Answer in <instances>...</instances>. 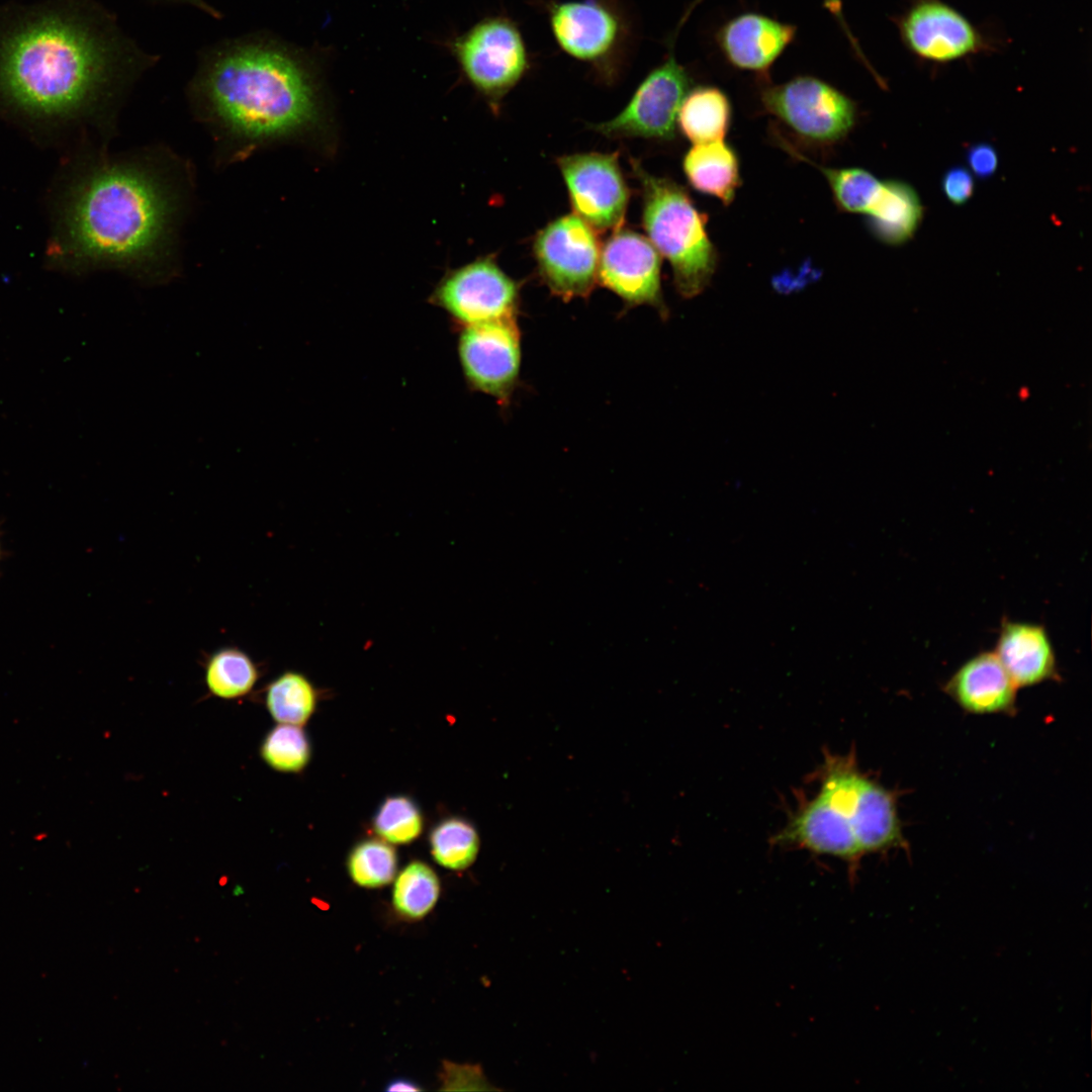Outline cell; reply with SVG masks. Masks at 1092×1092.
Here are the masks:
<instances>
[{
    "instance_id": "6da1fadb",
    "label": "cell",
    "mask_w": 1092,
    "mask_h": 1092,
    "mask_svg": "<svg viewBox=\"0 0 1092 1092\" xmlns=\"http://www.w3.org/2000/svg\"><path fill=\"white\" fill-rule=\"evenodd\" d=\"M146 58L94 0L0 5V112L57 125L111 115Z\"/></svg>"
},
{
    "instance_id": "7a4b0ae2",
    "label": "cell",
    "mask_w": 1092,
    "mask_h": 1092,
    "mask_svg": "<svg viewBox=\"0 0 1092 1092\" xmlns=\"http://www.w3.org/2000/svg\"><path fill=\"white\" fill-rule=\"evenodd\" d=\"M186 170L154 150L85 162L58 204L54 257L72 268L168 276L190 197Z\"/></svg>"
},
{
    "instance_id": "3957f363",
    "label": "cell",
    "mask_w": 1092,
    "mask_h": 1092,
    "mask_svg": "<svg viewBox=\"0 0 1092 1092\" xmlns=\"http://www.w3.org/2000/svg\"><path fill=\"white\" fill-rule=\"evenodd\" d=\"M195 112L232 157L298 135L318 116L312 75L291 49L250 35L217 44L190 86Z\"/></svg>"
},
{
    "instance_id": "277c9868",
    "label": "cell",
    "mask_w": 1092,
    "mask_h": 1092,
    "mask_svg": "<svg viewBox=\"0 0 1092 1092\" xmlns=\"http://www.w3.org/2000/svg\"><path fill=\"white\" fill-rule=\"evenodd\" d=\"M631 165L641 184L648 240L671 265L677 292L694 297L710 283L718 263L707 233L708 217L677 183L646 172L635 160Z\"/></svg>"
},
{
    "instance_id": "5b68a950",
    "label": "cell",
    "mask_w": 1092,
    "mask_h": 1092,
    "mask_svg": "<svg viewBox=\"0 0 1092 1092\" xmlns=\"http://www.w3.org/2000/svg\"><path fill=\"white\" fill-rule=\"evenodd\" d=\"M812 778L845 811L863 855L904 845L896 794L863 774L853 753L825 751Z\"/></svg>"
},
{
    "instance_id": "8992f818",
    "label": "cell",
    "mask_w": 1092,
    "mask_h": 1092,
    "mask_svg": "<svg viewBox=\"0 0 1092 1092\" xmlns=\"http://www.w3.org/2000/svg\"><path fill=\"white\" fill-rule=\"evenodd\" d=\"M551 33L572 59L613 80L622 65L630 29L611 0H565L547 8Z\"/></svg>"
},
{
    "instance_id": "52a82bcc",
    "label": "cell",
    "mask_w": 1092,
    "mask_h": 1092,
    "mask_svg": "<svg viewBox=\"0 0 1092 1092\" xmlns=\"http://www.w3.org/2000/svg\"><path fill=\"white\" fill-rule=\"evenodd\" d=\"M767 80H761L760 85L762 107L801 138L833 144L853 128L856 103L828 82L811 75H799L780 84Z\"/></svg>"
},
{
    "instance_id": "ba28073f",
    "label": "cell",
    "mask_w": 1092,
    "mask_h": 1092,
    "mask_svg": "<svg viewBox=\"0 0 1092 1092\" xmlns=\"http://www.w3.org/2000/svg\"><path fill=\"white\" fill-rule=\"evenodd\" d=\"M454 53L469 83L496 109L530 68L525 38L509 17H487L454 43Z\"/></svg>"
},
{
    "instance_id": "9c48e42d",
    "label": "cell",
    "mask_w": 1092,
    "mask_h": 1092,
    "mask_svg": "<svg viewBox=\"0 0 1092 1092\" xmlns=\"http://www.w3.org/2000/svg\"><path fill=\"white\" fill-rule=\"evenodd\" d=\"M429 299L462 328L518 320L520 288L493 256H484L447 271Z\"/></svg>"
},
{
    "instance_id": "30bf717a",
    "label": "cell",
    "mask_w": 1092,
    "mask_h": 1092,
    "mask_svg": "<svg viewBox=\"0 0 1092 1092\" xmlns=\"http://www.w3.org/2000/svg\"><path fill=\"white\" fill-rule=\"evenodd\" d=\"M895 23L907 51L930 65H946L995 49L993 39L943 0H912Z\"/></svg>"
},
{
    "instance_id": "8fae6325",
    "label": "cell",
    "mask_w": 1092,
    "mask_h": 1092,
    "mask_svg": "<svg viewBox=\"0 0 1092 1092\" xmlns=\"http://www.w3.org/2000/svg\"><path fill=\"white\" fill-rule=\"evenodd\" d=\"M692 86V77L670 42L664 60L641 81L630 101L614 118L593 125L608 138L672 140L677 114Z\"/></svg>"
},
{
    "instance_id": "7c38bea8",
    "label": "cell",
    "mask_w": 1092,
    "mask_h": 1092,
    "mask_svg": "<svg viewBox=\"0 0 1092 1092\" xmlns=\"http://www.w3.org/2000/svg\"><path fill=\"white\" fill-rule=\"evenodd\" d=\"M600 253L595 230L575 213L552 220L534 241L543 282L565 301L592 292L598 281Z\"/></svg>"
},
{
    "instance_id": "4fadbf2b",
    "label": "cell",
    "mask_w": 1092,
    "mask_h": 1092,
    "mask_svg": "<svg viewBox=\"0 0 1092 1092\" xmlns=\"http://www.w3.org/2000/svg\"><path fill=\"white\" fill-rule=\"evenodd\" d=\"M457 353L469 387L506 406L518 385L522 348L518 320L459 328Z\"/></svg>"
},
{
    "instance_id": "5bb4252c",
    "label": "cell",
    "mask_w": 1092,
    "mask_h": 1092,
    "mask_svg": "<svg viewBox=\"0 0 1092 1092\" xmlns=\"http://www.w3.org/2000/svg\"><path fill=\"white\" fill-rule=\"evenodd\" d=\"M557 162L575 214L595 231L619 230L629 190L617 154H574Z\"/></svg>"
},
{
    "instance_id": "9a60e30c",
    "label": "cell",
    "mask_w": 1092,
    "mask_h": 1092,
    "mask_svg": "<svg viewBox=\"0 0 1092 1092\" xmlns=\"http://www.w3.org/2000/svg\"><path fill=\"white\" fill-rule=\"evenodd\" d=\"M797 795L795 809L771 843L835 857L855 870L863 854L844 811L820 789L809 798Z\"/></svg>"
},
{
    "instance_id": "2e32d148",
    "label": "cell",
    "mask_w": 1092,
    "mask_h": 1092,
    "mask_svg": "<svg viewBox=\"0 0 1092 1092\" xmlns=\"http://www.w3.org/2000/svg\"><path fill=\"white\" fill-rule=\"evenodd\" d=\"M598 281L627 304L650 305L666 315L660 287V254L632 231L617 230L603 246Z\"/></svg>"
},
{
    "instance_id": "e0dca14e",
    "label": "cell",
    "mask_w": 1092,
    "mask_h": 1092,
    "mask_svg": "<svg viewBox=\"0 0 1092 1092\" xmlns=\"http://www.w3.org/2000/svg\"><path fill=\"white\" fill-rule=\"evenodd\" d=\"M797 30L792 23L745 12L723 23L715 33V41L728 65L766 80L770 68L796 38Z\"/></svg>"
},
{
    "instance_id": "ac0fdd59",
    "label": "cell",
    "mask_w": 1092,
    "mask_h": 1092,
    "mask_svg": "<svg viewBox=\"0 0 1092 1092\" xmlns=\"http://www.w3.org/2000/svg\"><path fill=\"white\" fill-rule=\"evenodd\" d=\"M943 689L968 713L1003 714L1015 709L1017 687L994 651H983L969 658Z\"/></svg>"
},
{
    "instance_id": "d6986e66",
    "label": "cell",
    "mask_w": 1092,
    "mask_h": 1092,
    "mask_svg": "<svg viewBox=\"0 0 1092 1092\" xmlns=\"http://www.w3.org/2000/svg\"><path fill=\"white\" fill-rule=\"evenodd\" d=\"M994 653L1017 689L1060 678L1054 645L1040 624L1003 619Z\"/></svg>"
},
{
    "instance_id": "ffe728a7",
    "label": "cell",
    "mask_w": 1092,
    "mask_h": 1092,
    "mask_svg": "<svg viewBox=\"0 0 1092 1092\" xmlns=\"http://www.w3.org/2000/svg\"><path fill=\"white\" fill-rule=\"evenodd\" d=\"M923 207L915 189L906 182H882L880 192L866 213L871 233L882 243L898 246L912 238L922 219Z\"/></svg>"
},
{
    "instance_id": "44dd1931",
    "label": "cell",
    "mask_w": 1092,
    "mask_h": 1092,
    "mask_svg": "<svg viewBox=\"0 0 1092 1092\" xmlns=\"http://www.w3.org/2000/svg\"><path fill=\"white\" fill-rule=\"evenodd\" d=\"M689 183L699 192L730 204L741 184L739 160L724 141L696 144L682 161Z\"/></svg>"
},
{
    "instance_id": "7402d4cb",
    "label": "cell",
    "mask_w": 1092,
    "mask_h": 1092,
    "mask_svg": "<svg viewBox=\"0 0 1092 1092\" xmlns=\"http://www.w3.org/2000/svg\"><path fill=\"white\" fill-rule=\"evenodd\" d=\"M732 118L726 93L712 85L690 89L677 114L680 130L694 145L723 141Z\"/></svg>"
},
{
    "instance_id": "603a6c76",
    "label": "cell",
    "mask_w": 1092,
    "mask_h": 1092,
    "mask_svg": "<svg viewBox=\"0 0 1092 1092\" xmlns=\"http://www.w3.org/2000/svg\"><path fill=\"white\" fill-rule=\"evenodd\" d=\"M259 677L253 659L237 647L214 651L205 664V684L209 692L221 699H237L248 695Z\"/></svg>"
},
{
    "instance_id": "cb8c5ba5",
    "label": "cell",
    "mask_w": 1092,
    "mask_h": 1092,
    "mask_svg": "<svg viewBox=\"0 0 1092 1092\" xmlns=\"http://www.w3.org/2000/svg\"><path fill=\"white\" fill-rule=\"evenodd\" d=\"M317 695L312 684L302 673L286 671L273 679L266 689L265 703L274 720L281 724L301 726L313 714Z\"/></svg>"
},
{
    "instance_id": "d4e9b609",
    "label": "cell",
    "mask_w": 1092,
    "mask_h": 1092,
    "mask_svg": "<svg viewBox=\"0 0 1092 1092\" xmlns=\"http://www.w3.org/2000/svg\"><path fill=\"white\" fill-rule=\"evenodd\" d=\"M440 894V882L434 870L419 860L410 862L396 877L392 904L401 916L418 920L435 906Z\"/></svg>"
},
{
    "instance_id": "484cf974",
    "label": "cell",
    "mask_w": 1092,
    "mask_h": 1092,
    "mask_svg": "<svg viewBox=\"0 0 1092 1092\" xmlns=\"http://www.w3.org/2000/svg\"><path fill=\"white\" fill-rule=\"evenodd\" d=\"M431 852L436 862L449 870H464L475 860L479 837L475 828L461 818L440 822L430 835Z\"/></svg>"
},
{
    "instance_id": "4316f807",
    "label": "cell",
    "mask_w": 1092,
    "mask_h": 1092,
    "mask_svg": "<svg viewBox=\"0 0 1092 1092\" xmlns=\"http://www.w3.org/2000/svg\"><path fill=\"white\" fill-rule=\"evenodd\" d=\"M814 166L826 178L834 202L840 210L863 214L868 212L882 186V182L871 172L860 168Z\"/></svg>"
},
{
    "instance_id": "83f0119b",
    "label": "cell",
    "mask_w": 1092,
    "mask_h": 1092,
    "mask_svg": "<svg viewBox=\"0 0 1092 1092\" xmlns=\"http://www.w3.org/2000/svg\"><path fill=\"white\" fill-rule=\"evenodd\" d=\"M347 868L355 884L368 889L380 888L395 876L396 852L383 840H364L349 853Z\"/></svg>"
},
{
    "instance_id": "f1b7e54d",
    "label": "cell",
    "mask_w": 1092,
    "mask_h": 1092,
    "mask_svg": "<svg viewBox=\"0 0 1092 1092\" xmlns=\"http://www.w3.org/2000/svg\"><path fill=\"white\" fill-rule=\"evenodd\" d=\"M260 754L275 770L299 772L309 761L310 745L300 726L280 723L263 739Z\"/></svg>"
},
{
    "instance_id": "f546056e",
    "label": "cell",
    "mask_w": 1092,
    "mask_h": 1092,
    "mask_svg": "<svg viewBox=\"0 0 1092 1092\" xmlns=\"http://www.w3.org/2000/svg\"><path fill=\"white\" fill-rule=\"evenodd\" d=\"M375 832L385 841L405 844L415 840L423 829V817L414 801L404 796L387 798L373 819Z\"/></svg>"
},
{
    "instance_id": "4dcf8cb0",
    "label": "cell",
    "mask_w": 1092,
    "mask_h": 1092,
    "mask_svg": "<svg viewBox=\"0 0 1092 1092\" xmlns=\"http://www.w3.org/2000/svg\"><path fill=\"white\" fill-rule=\"evenodd\" d=\"M941 188L949 202L962 205L968 202L974 193L973 175L962 166L951 167L942 176Z\"/></svg>"
},
{
    "instance_id": "1f68e13d",
    "label": "cell",
    "mask_w": 1092,
    "mask_h": 1092,
    "mask_svg": "<svg viewBox=\"0 0 1092 1092\" xmlns=\"http://www.w3.org/2000/svg\"><path fill=\"white\" fill-rule=\"evenodd\" d=\"M967 162L977 177L986 179L995 174L999 159L993 146L987 143H979L969 148Z\"/></svg>"
},
{
    "instance_id": "d6a6232c",
    "label": "cell",
    "mask_w": 1092,
    "mask_h": 1092,
    "mask_svg": "<svg viewBox=\"0 0 1092 1092\" xmlns=\"http://www.w3.org/2000/svg\"><path fill=\"white\" fill-rule=\"evenodd\" d=\"M822 2H823V6L825 7V9L832 15V17H834L836 22L839 24L840 28L842 29L844 35L848 39L854 54L858 58V60L861 62L862 65L866 66V68L869 70V72L874 76V78L876 79V82L881 87H885L886 86L885 81L880 77V75L875 71V69L873 68L871 63L868 61L867 57L864 56V54L861 51V48L858 44L857 39L854 37V35L852 34V32L850 31V29L848 27V24H847V22L845 20L844 14H843L842 0H822Z\"/></svg>"
},
{
    "instance_id": "836d02e7",
    "label": "cell",
    "mask_w": 1092,
    "mask_h": 1092,
    "mask_svg": "<svg viewBox=\"0 0 1092 1092\" xmlns=\"http://www.w3.org/2000/svg\"><path fill=\"white\" fill-rule=\"evenodd\" d=\"M386 1091H420L422 1088L407 1079H394L385 1088Z\"/></svg>"
},
{
    "instance_id": "e575fe53",
    "label": "cell",
    "mask_w": 1092,
    "mask_h": 1092,
    "mask_svg": "<svg viewBox=\"0 0 1092 1092\" xmlns=\"http://www.w3.org/2000/svg\"><path fill=\"white\" fill-rule=\"evenodd\" d=\"M169 3L184 4L196 7L207 13H214V10L205 2V0H161Z\"/></svg>"
},
{
    "instance_id": "d590c367",
    "label": "cell",
    "mask_w": 1092,
    "mask_h": 1092,
    "mask_svg": "<svg viewBox=\"0 0 1092 1092\" xmlns=\"http://www.w3.org/2000/svg\"><path fill=\"white\" fill-rule=\"evenodd\" d=\"M1 559H2V546H1V542H0V562H1Z\"/></svg>"
}]
</instances>
